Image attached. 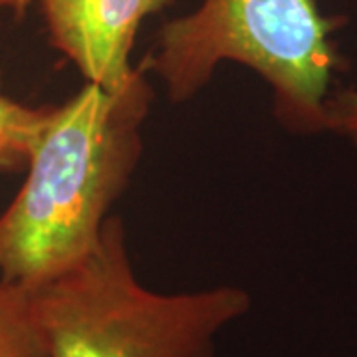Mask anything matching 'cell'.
Wrapping results in <instances>:
<instances>
[{
    "instance_id": "obj_1",
    "label": "cell",
    "mask_w": 357,
    "mask_h": 357,
    "mask_svg": "<svg viewBox=\"0 0 357 357\" xmlns=\"http://www.w3.org/2000/svg\"><path fill=\"white\" fill-rule=\"evenodd\" d=\"M153 88L139 66L119 89L88 84L52 105L26 178L0 213V278L22 292L89 256L141 153Z\"/></svg>"
},
{
    "instance_id": "obj_2",
    "label": "cell",
    "mask_w": 357,
    "mask_h": 357,
    "mask_svg": "<svg viewBox=\"0 0 357 357\" xmlns=\"http://www.w3.org/2000/svg\"><path fill=\"white\" fill-rule=\"evenodd\" d=\"M26 296L48 357H215L218 333L250 310V294L236 286L145 288L119 217L105 220L77 266Z\"/></svg>"
},
{
    "instance_id": "obj_3",
    "label": "cell",
    "mask_w": 357,
    "mask_h": 357,
    "mask_svg": "<svg viewBox=\"0 0 357 357\" xmlns=\"http://www.w3.org/2000/svg\"><path fill=\"white\" fill-rule=\"evenodd\" d=\"M344 18L319 10L316 0H203L169 20L155 50L141 62L183 103L211 82L217 66L250 68L272 88L274 115L298 135L326 131V102L344 58L332 34Z\"/></svg>"
},
{
    "instance_id": "obj_4",
    "label": "cell",
    "mask_w": 357,
    "mask_h": 357,
    "mask_svg": "<svg viewBox=\"0 0 357 357\" xmlns=\"http://www.w3.org/2000/svg\"><path fill=\"white\" fill-rule=\"evenodd\" d=\"M50 44L88 84L119 89L133 77L129 56L141 22L171 0H38Z\"/></svg>"
},
{
    "instance_id": "obj_5",
    "label": "cell",
    "mask_w": 357,
    "mask_h": 357,
    "mask_svg": "<svg viewBox=\"0 0 357 357\" xmlns=\"http://www.w3.org/2000/svg\"><path fill=\"white\" fill-rule=\"evenodd\" d=\"M52 105H26L10 98L0 82V171H18L28 163Z\"/></svg>"
},
{
    "instance_id": "obj_6",
    "label": "cell",
    "mask_w": 357,
    "mask_h": 357,
    "mask_svg": "<svg viewBox=\"0 0 357 357\" xmlns=\"http://www.w3.org/2000/svg\"><path fill=\"white\" fill-rule=\"evenodd\" d=\"M0 357H48L26 292L0 278Z\"/></svg>"
},
{
    "instance_id": "obj_7",
    "label": "cell",
    "mask_w": 357,
    "mask_h": 357,
    "mask_svg": "<svg viewBox=\"0 0 357 357\" xmlns=\"http://www.w3.org/2000/svg\"><path fill=\"white\" fill-rule=\"evenodd\" d=\"M326 131L344 135L357 145V89L332 91L326 102Z\"/></svg>"
},
{
    "instance_id": "obj_8",
    "label": "cell",
    "mask_w": 357,
    "mask_h": 357,
    "mask_svg": "<svg viewBox=\"0 0 357 357\" xmlns=\"http://www.w3.org/2000/svg\"><path fill=\"white\" fill-rule=\"evenodd\" d=\"M38 0H0V8H6V10H13L16 16H24L26 10Z\"/></svg>"
}]
</instances>
